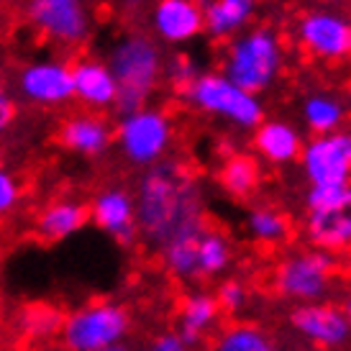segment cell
<instances>
[{"label": "cell", "instance_id": "cell-10", "mask_svg": "<svg viewBox=\"0 0 351 351\" xmlns=\"http://www.w3.org/2000/svg\"><path fill=\"white\" fill-rule=\"evenodd\" d=\"M29 21L64 47H77L90 34V10L82 0H29Z\"/></svg>", "mask_w": 351, "mask_h": 351}, {"label": "cell", "instance_id": "cell-32", "mask_svg": "<svg viewBox=\"0 0 351 351\" xmlns=\"http://www.w3.org/2000/svg\"><path fill=\"white\" fill-rule=\"evenodd\" d=\"M19 195H21L19 180L10 175L8 169H0V215L10 213L16 208Z\"/></svg>", "mask_w": 351, "mask_h": 351}, {"label": "cell", "instance_id": "cell-39", "mask_svg": "<svg viewBox=\"0 0 351 351\" xmlns=\"http://www.w3.org/2000/svg\"><path fill=\"white\" fill-rule=\"evenodd\" d=\"M82 3H85V0H82Z\"/></svg>", "mask_w": 351, "mask_h": 351}, {"label": "cell", "instance_id": "cell-30", "mask_svg": "<svg viewBox=\"0 0 351 351\" xmlns=\"http://www.w3.org/2000/svg\"><path fill=\"white\" fill-rule=\"evenodd\" d=\"M23 323H26V328L34 331L36 336H41V333L47 336V333L62 328V315H59L54 308H49V305H34V308L26 311Z\"/></svg>", "mask_w": 351, "mask_h": 351}, {"label": "cell", "instance_id": "cell-25", "mask_svg": "<svg viewBox=\"0 0 351 351\" xmlns=\"http://www.w3.org/2000/svg\"><path fill=\"white\" fill-rule=\"evenodd\" d=\"M346 108L331 93H313L302 100V121L313 134H328L343 126Z\"/></svg>", "mask_w": 351, "mask_h": 351}, {"label": "cell", "instance_id": "cell-6", "mask_svg": "<svg viewBox=\"0 0 351 351\" xmlns=\"http://www.w3.org/2000/svg\"><path fill=\"white\" fill-rule=\"evenodd\" d=\"M172 121L159 108H136L131 113L121 116V123L113 131V138L118 141V149L123 152L131 165L149 167L165 159V154L172 147Z\"/></svg>", "mask_w": 351, "mask_h": 351}, {"label": "cell", "instance_id": "cell-14", "mask_svg": "<svg viewBox=\"0 0 351 351\" xmlns=\"http://www.w3.org/2000/svg\"><path fill=\"white\" fill-rule=\"evenodd\" d=\"M152 31L169 47L197 39L205 34L203 5L197 0H156L152 8Z\"/></svg>", "mask_w": 351, "mask_h": 351}, {"label": "cell", "instance_id": "cell-28", "mask_svg": "<svg viewBox=\"0 0 351 351\" xmlns=\"http://www.w3.org/2000/svg\"><path fill=\"white\" fill-rule=\"evenodd\" d=\"M197 75H200V67H197L195 57H190L185 51L172 54L169 59H165V75H162V77L169 82V88L175 90L177 95H180Z\"/></svg>", "mask_w": 351, "mask_h": 351}, {"label": "cell", "instance_id": "cell-1", "mask_svg": "<svg viewBox=\"0 0 351 351\" xmlns=\"http://www.w3.org/2000/svg\"><path fill=\"white\" fill-rule=\"evenodd\" d=\"M134 203L138 234L156 249L182 228L205 223L203 187L195 172L177 159H159L147 167Z\"/></svg>", "mask_w": 351, "mask_h": 351}, {"label": "cell", "instance_id": "cell-18", "mask_svg": "<svg viewBox=\"0 0 351 351\" xmlns=\"http://www.w3.org/2000/svg\"><path fill=\"white\" fill-rule=\"evenodd\" d=\"M254 152L269 165H290L302 152L300 131L287 121H262L256 128H252Z\"/></svg>", "mask_w": 351, "mask_h": 351}, {"label": "cell", "instance_id": "cell-3", "mask_svg": "<svg viewBox=\"0 0 351 351\" xmlns=\"http://www.w3.org/2000/svg\"><path fill=\"white\" fill-rule=\"evenodd\" d=\"M285 69V49L280 34L269 26H254L228 39L221 72L244 90L262 95L280 80Z\"/></svg>", "mask_w": 351, "mask_h": 351}, {"label": "cell", "instance_id": "cell-38", "mask_svg": "<svg viewBox=\"0 0 351 351\" xmlns=\"http://www.w3.org/2000/svg\"><path fill=\"white\" fill-rule=\"evenodd\" d=\"M326 3H343V0H326Z\"/></svg>", "mask_w": 351, "mask_h": 351}, {"label": "cell", "instance_id": "cell-36", "mask_svg": "<svg viewBox=\"0 0 351 351\" xmlns=\"http://www.w3.org/2000/svg\"><path fill=\"white\" fill-rule=\"evenodd\" d=\"M95 351H128L123 343H110V346H103V349H95Z\"/></svg>", "mask_w": 351, "mask_h": 351}, {"label": "cell", "instance_id": "cell-27", "mask_svg": "<svg viewBox=\"0 0 351 351\" xmlns=\"http://www.w3.org/2000/svg\"><path fill=\"white\" fill-rule=\"evenodd\" d=\"M215 351H277V346H274L272 336L262 331L259 326L234 323L218 336Z\"/></svg>", "mask_w": 351, "mask_h": 351}, {"label": "cell", "instance_id": "cell-2", "mask_svg": "<svg viewBox=\"0 0 351 351\" xmlns=\"http://www.w3.org/2000/svg\"><path fill=\"white\" fill-rule=\"evenodd\" d=\"M108 67L118 85L113 108L123 116L136 108H144L152 100L165 75V54L159 41H154L149 34L131 31L113 44L108 54Z\"/></svg>", "mask_w": 351, "mask_h": 351}, {"label": "cell", "instance_id": "cell-26", "mask_svg": "<svg viewBox=\"0 0 351 351\" xmlns=\"http://www.w3.org/2000/svg\"><path fill=\"white\" fill-rule=\"evenodd\" d=\"M246 231L259 244H282L290 236V218L274 208H254L246 218Z\"/></svg>", "mask_w": 351, "mask_h": 351}, {"label": "cell", "instance_id": "cell-12", "mask_svg": "<svg viewBox=\"0 0 351 351\" xmlns=\"http://www.w3.org/2000/svg\"><path fill=\"white\" fill-rule=\"evenodd\" d=\"M21 95L36 106H64L72 100V67L62 59H39L21 69Z\"/></svg>", "mask_w": 351, "mask_h": 351}, {"label": "cell", "instance_id": "cell-37", "mask_svg": "<svg viewBox=\"0 0 351 351\" xmlns=\"http://www.w3.org/2000/svg\"><path fill=\"white\" fill-rule=\"evenodd\" d=\"M343 315L349 318V326H351V295L346 298V302H343Z\"/></svg>", "mask_w": 351, "mask_h": 351}, {"label": "cell", "instance_id": "cell-33", "mask_svg": "<svg viewBox=\"0 0 351 351\" xmlns=\"http://www.w3.org/2000/svg\"><path fill=\"white\" fill-rule=\"evenodd\" d=\"M149 351H190V346L182 341V336H180L177 331H169V333L156 336Z\"/></svg>", "mask_w": 351, "mask_h": 351}, {"label": "cell", "instance_id": "cell-15", "mask_svg": "<svg viewBox=\"0 0 351 351\" xmlns=\"http://www.w3.org/2000/svg\"><path fill=\"white\" fill-rule=\"evenodd\" d=\"M90 221L98 226L100 231L113 236L121 244H134L138 236L136 223V203L134 195H128L126 190H103L93 205H90Z\"/></svg>", "mask_w": 351, "mask_h": 351}, {"label": "cell", "instance_id": "cell-16", "mask_svg": "<svg viewBox=\"0 0 351 351\" xmlns=\"http://www.w3.org/2000/svg\"><path fill=\"white\" fill-rule=\"evenodd\" d=\"M72 98L93 110H106L116 106L118 85L108 62L82 59L72 67Z\"/></svg>", "mask_w": 351, "mask_h": 351}, {"label": "cell", "instance_id": "cell-31", "mask_svg": "<svg viewBox=\"0 0 351 351\" xmlns=\"http://www.w3.org/2000/svg\"><path fill=\"white\" fill-rule=\"evenodd\" d=\"M346 185H349V182H346ZM346 185H311L308 197H305L308 210H321V208H328L331 203H336V200L341 197Z\"/></svg>", "mask_w": 351, "mask_h": 351}, {"label": "cell", "instance_id": "cell-24", "mask_svg": "<svg viewBox=\"0 0 351 351\" xmlns=\"http://www.w3.org/2000/svg\"><path fill=\"white\" fill-rule=\"evenodd\" d=\"M231 259H234L231 241L221 231L205 226V231L197 239V274H200V280H213L218 274H223L231 267Z\"/></svg>", "mask_w": 351, "mask_h": 351}, {"label": "cell", "instance_id": "cell-19", "mask_svg": "<svg viewBox=\"0 0 351 351\" xmlns=\"http://www.w3.org/2000/svg\"><path fill=\"white\" fill-rule=\"evenodd\" d=\"M259 0H210L203 5V29L215 41H228L249 29Z\"/></svg>", "mask_w": 351, "mask_h": 351}, {"label": "cell", "instance_id": "cell-17", "mask_svg": "<svg viewBox=\"0 0 351 351\" xmlns=\"http://www.w3.org/2000/svg\"><path fill=\"white\" fill-rule=\"evenodd\" d=\"M62 147L82 156H100L113 144V128L103 116L80 113L67 118L59 128Z\"/></svg>", "mask_w": 351, "mask_h": 351}, {"label": "cell", "instance_id": "cell-13", "mask_svg": "<svg viewBox=\"0 0 351 351\" xmlns=\"http://www.w3.org/2000/svg\"><path fill=\"white\" fill-rule=\"evenodd\" d=\"M305 239L311 246L331 254L351 249V182L336 203L321 210H308Z\"/></svg>", "mask_w": 351, "mask_h": 351}, {"label": "cell", "instance_id": "cell-9", "mask_svg": "<svg viewBox=\"0 0 351 351\" xmlns=\"http://www.w3.org/2000/svg\"><path fill=\"white\" fill-rule=\"evenodd\" d=\"M298 44L313 59L343 62L351 57V19L328 8L308 10L295 26Z\"/></svg>", "mask_w": 351, "mask_h": 351}, {"label": "cell", "instance_id": "cell-5", "mask_svg": "<svg viewBox=\"0 0 351 351\" xmlns=\"http://www.w3.org/2000/svg\"><path fill=\"white\" fill-rule=\"evenodd\" d=\"M333 272H336V256L313 246V252H295L274 267L272 287L285 300L315 302L323 300L331 290Z\"/></svg>", "mask_w": 351, "mask_h": 351}, {"label": "cell", "instance_id": "cell-34", "mask_svg": "<svg viewBox=\"0 0 351 351\" xmlns=\"http://www.w3.org/2000/svg\"><path fill=\"white\" fill-rule=\"evenodd\" d=\"M13 121H16V103H13L8 90L0 85V131L10 128Z\"/></svg>", "mask_w": 351, "mask_h": 351}, {"label": "cell", "instance_id": "cell-21", "mask_svg": "<svg viewBox=\"0 0 351 351\" xmlns=\"http://www.w3.org/2000/svg\"><path fill=\"white\" fill-rule=\"evenodd\" d=\"M90 221V208L75 200H57L47 205L36 218V231L47 241H64L85 228Z\"/></svg>", "mask_w": 351, "mask_h": 351}, {"label": "cell", "instance_id": "cell-22", "mask_svg": "<svg viewBox=\"0 0 351 351\" xmlns=\"http://www.w3.org/2000/svg\"><path fill=\"white\" fill-rule=\"evenodd\" d=\"M218 318H221V308H218L215 295L193 293L182 300L177 333H180L182 341L193 349V346H197V343L203 341V336L208 333V328H213Z\"/></svg>", "mask_w": 351, "mask_h": 351}, {"label": "cell", "instance_id": "cell-4", "mask_svg": "<svg viewBox=\"0 0 351 351\" xmlns=\"http://www.w3.org/2000/svg\"><path fill=\"white\" fill-rule=\"evenodd\" d=\"M180 95L195 110L228 121L231 126L241 128V131H252L264 121V106L259 95L236 85L223 72H203L200 69V75Z\"/></svg>", "mask_w": 351, "mask_h": 351}, {"label": "cell", "instance_id": "cell-7", "mask_svg": "<svg viewBox=\"0 0 351 351\" xmlns=\"http://www.w3.org/2000/svg\"><path fill=\"white\" fill-rule=\"evenodd\" d=\"M128 311L116 302H90L62 321V341L69 351H95L121 343L128 333Z\"/></svg>", "mask_w": 351, "mask_h": 351}, {"label": "cell", "instance_id": "cell-23", "mask_svg": "<svg viewBox=\"0 0 351 351\" xmlns=\"http://www.w3.org/2000/svg\"><path fill=\"white\" fill-rule=\"evenodd\" d=\"M259 180H262V169H259V162L249 154H234L228 156L218 172V182L231 197H244L254 195V190L259 187Z\"/></svg>", "mask_w": 351, "mask_h": 351}, {"label": "cell", "instance_id": "cell-35", "mask_svg": "<svg viewBox=\"0 0 351 351\" xmlns=\"http://www.w3.org/2000/svg\"><path fill=\"white\" fill-rule=\"evenodd\" d=\"M149 0H116V5L121 13H126V16H138L141 10L147 8Z\"/></svg>", "mask_w": 351, "mask_h": 351}, {"label": "cell", "instance_id": "cell-20", "mask_svg": "<svg viewBox=\"0 0 351 351\" xmlns=\"http://www.w3.org/2000/svg\"><path fill=\"white\" fill-rule=\"evenodd\" d=\"M205 226L208 223L182 228L167 244L159 246L167 272L177 280H182V282H197L200 280V274H197V239L205 231Z\"/></svg>", "mask_w": 351, "mask_h": 351}, {"label": "cell", "instance_id": "cell-29", "mask_svg": "<svg viewBox=\"0 0 351 351\" xmlns=\"http://www.w3.org/2000/svg\"><path fill=\"white\" fill-rule=\"evenodd\" d=\"M215 300H218L221 313H226V315H236V313H241L246 308L249 293H246L244 282H239V280H226V282L218 285Z\"/></svg>", "mask_w": 351, "mask_h": 351}, {"label": "cell", "instance_id": "cell-8", "mask_svg": "<svg viewBox=\"0 0 351 351\" xmlns=\"http://www.w3.org/2000/svg\"><path fill=\"white\" fill-rule=\"evenodd\" d=\"M298 159L311 185H346L351 182V131L313 134Z\"/></svg>", "mask_w": 351, "mask_h": 351}, {"label": "cell", "instance_id": "cell-11", "mask_svg": "<svg viewBox=\"0 0 351 351\" xmlns=\"http://www.w3.org/2000/svg\"><path fill=\"white\" fill-rule=\"evenodd\" d=\"M290 326L302 339L313 341L323 349H336L343 346L351 336L349 318L343 315L341 308L328 305V302H298L290 313Z\"/></svg>", "mask_w": 351, "mask_h": 351}]
</instances>
